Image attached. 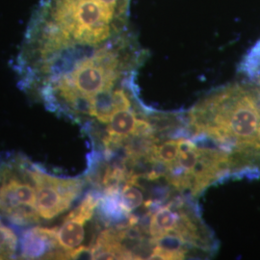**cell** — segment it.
I'll return each mask as SVG.
<instances>
[{"mask_svg":"<svg viewBox=\"0 0 260 260\" xmlns=\"http://www.w3.org/2000/svg\"><path fill=\"white\" fill-rule=\"evenodd\" d=\"M130 0H41L20 55L37 61L70 47L103 46L126 30Z\"/></svg>","mask_w":260,"mask_h":260,"instance_id":"1","label":"cell"},{"mask_svg":"<svg viewBox=\"0 0 260 260\" xmlns=\"http://www.w3.org/2000/svg\"><path fill=\"white\" fill-rule=\"evenodd\" d=\"M195 138L226 152L260 149V104L254 90L233 84L210 93L188 114Z\"/></svg>","mask_w":260,"mask_h":260,"instance_id":"2","label":"cell"},{"mask_svg":"<svg viewBox=\"0 0 260 260\" xmlns=\"http://www.w3.org/2000/svg\"><path fill=\"white\" fill-rule=\"evenodd\" d=\"M27 173L36 187L38 212L45 220H51L68 210L83 189V180L79 178L50 176L36 166Z\"/></svg>","mask_w":260,"mask_h":260,"instance_id":"3","label":"cell"},{"mask_svg":"<svg viewBox=\"0 0 260 260\" xmlns=\"http://www.w3.org/2000/svg\"><path fill=\"white\" fill-rule=\"evenodd\" d=\"M36 198L37 192L30 183L3 173L0 178V211L7 218L24 205L36 206Z\"/></svg>","mask_w":260,"mask_h":260,"instance_id":"4","label":"cell"},{"mask_svg":"<svg viewBox=\"0 0 260 260\" xmlns=\"http://www.w3.org/2000/svg\"><path fill=\"white\" fill-rule=\"evenodd\" d=\"M20 256L24 259L56 258L58 253L57 228L35 226L21 236Z\"/></svg>","mask_w":260,"mask_h":260,"instance_id":"5","label":"cell"},{"mask_svg":"<svg viewBox=\"0 0 260 260\" xmlns=\"http://www.w3.org/2000/svg\"><path fill=\"white\" fill-rule=\"evenodd\" d=\"M141 120L131 108L114 113L106 129L107 136L104 138L106 149H117L122 141L134 135L139 127Z\"/></svg>","mask_w":260,"mask_h":260,"instance_id":"6","label":"cell"},{"mask_svg":"<svg viewBox=\"0 0 260 260\" xmlns=\"http://www.w3.org/2000/svg\"><path fill=\"white\" fill-rule=\"evenodd\" d=\"M88 222L85 218L71 212L63 224L57 228V240L62 251H71L81 246L85 237V223Z\"/></svg>","mask_w":260,"mask_h":260,"instance_id":"7","label":"cell"},{"mask_svg":"<svg viewBox=\"0 0 260 260\" xmlns=\"http://www.w3.org/2000/svg\"><path fill=\"white\" fill-rule=\"evenodd\" d=\"M120 197L121 204L130 216L132 211L137 210L143 205L145 208H148V202L145 203V196L137 182L125 181L124 185L120 189Z\"/></svg>","mask_w":260,"mask_h":260,"instance_id":"8","label":"cell"},{"mask_svg":"<svg viewBox=\"0 0 260 260\" xmlns=\"http://www.w3.org/2000/svg\"><path fill=\"white\" fill-rule=\"evenodd\" d=\"M18 237L10 228L0 223V259L12 258L17 251Z\"/></svg>","mask_w":260,"mask_h":260,"instance_id":"9","label":"cell"}]
</instances>
